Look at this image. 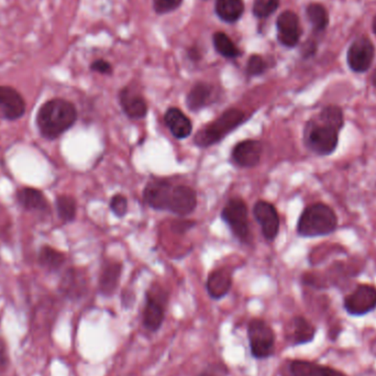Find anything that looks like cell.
<instances>
[{"label": "cell", "mask_w": 376, "mask_h": 376, "mask_svg": "<svg viewBox=\"0 0 376 376\" xmlns=\"http://www.w3.org/2000/svg\"><path fill=\"white\" fill-rule=\"evenodd\" d=\"M193 226H194V222H175L173 224V230L175 233H183Z\"/></svg>", "instance_id": "obj_37"}, {"label": "cell", "mask_w": 376, "mask_h": 376, "mask_svg": "<svg viewBox=\"0 0 376 376\" xmlns=\"http://www.w3.org/2000/svg\"><path fill=\"white\" fill-rule=\"evenodd\" d=\"M253 214L261 226L265 239L274 240L280 230V217L274 206L265 200H260L254 206Z\"/></svg>", "instance_id": "obj_11"}, {"label": "cell", "mask_w": 376, "mask_h": 376, "mask_svg": "<svg viewBox=\"0 0 376 376\" xmlns=\"http://www.w3.org/2000/svg\"><path fill=\"white\" fill-rule=\"evenodd\" d=\"M197 205V196L195 190L185 185L173 186L168 211L177 216L184 217L192 214Z\"/></svg>", "instance_id": "obj_14"}, {"label": "cell", "mask_w": 376, "mask_h": 376, "mask_svg": "<svg viewBox=\"0 0 376 376\" xmlns=\"http://www.w3.org/2000/svg\"><path fill=\"white\" fill-rule=\"evenodd\" d=\"M289 368L293 376H346L334 368L307 361H293Z\"/></svg>", "instance_id": "obj_21"}, {"label": "cell", "mask_w": 376, "mask_h": 376, "mask_svg": "<svg viewBox=\"0 0 376 376\" xmlns=\"http://www.w3.org/2000/svg\"><path fill=\"white\" fill-rule=\"evenodd\" d=\"M78 110L65 99H51L37 111V125L41 136L48 140L56 139L74 125Z\"/></svg>", "instance_id": "obj_2"}, {"label": "cell", "mask_w": 376, "mask_h": 376, "mask_svg": "<svg viewBox=\"0 0 376 376\" xmlns=\"http://www.w3.org/2000/svg\"><path fill=\"white\" fill-rule=\"evenodd\" d=\"M121 107L125 115L132 119H141L145 117L147 114V102L143 97L138 93H132L130 89H125L121 91L119 95Z\"/></svg>", "instance_id": "obj_18"}, {"label": "cell", "mask_w": 376, "mask_h": 376, "mask_svg": "<svg viewBox=\"0 0 376 376\" xmlns=\"http://www.w3.org/2000/svg\"><path fill=\"white\" fill-rule=\"evenodd\" d=\"M222 218L239 240L242 242L249 240L250 229L248 224V208L242 199L240 198L230 199L222 209Z\"/></svg>", "instance_id": "obj_6"}, {"label": "cell", "mask_w": 376, "mask_h": 376, "mask_svg": "<svg viewBox=\"0 0 376 376\" xmlns=\"http://www.w3.org/2000/svg\"><path fill=\"white\" fill-rule=\"evenodd\" d=\"M64 261V254L60 252V251L50 248V247H44V248L41 249L40 254H39V262H40L41 267H44V269L56 271L63 265Z\"/></svg>", "instance_id": "obj_28"}, {"label": "cell", "mask_w": 376, "mask_h": 376, "mask_svg": "<svg viewBox=\"0 0 376 376\" xmlns=\"http://www.w3.org/2000/svg\"><path fill=\"white\" fill-rule=\"evenodd\" d=\"M343 127V112L337 106H327L319 115L307 123L305 142L308 149L319 155L334 152Z\"/></svg>", "instance_id": "obj_1"}, {"label": "cell", "mask_w": 376, "mask_h": 376, "mask_svg": "<svg viewBox=\"0 0 376 376\" xmlns=\"http://www.w3.org/2000/svg\"><path fill=\"white\" fill-rule=\"evenodd\" d=\"M280 0H256L253 14L256 18H267L278 10Z\"/></svg>", "instance_id": "obj_30"}, {"label": "cell", "mask_w": 376, "mask_h": 376, "mask_svg": "<svg viewBox=\"0 0 376 376\" xmlns=\"http://www.w3.org/2000/svg\"><path fill=\"white\" fill-rule=\"evenodd\" d=\"M374 55L375 48L372 41L366 37H358L348 50V64L353 72H366L373 63Z\"/></svg>", "instance_id": "obj_7"}, {"label": "cell", "mask_w": 376, "mask_h": 376, "mask_svg": "<svg viewBox=\"0 0 376 376\" xmlns=\"http://www.w3.org/2000/svg\"><path fill=\"white\" fill-rule=\"evenodd\" d=\"M227 373V368L222 366H213L206 368L205 371L198 374L197 376H224Z\"/></svg>", "instance_id": "obj_36"}, {"label": "cell", "mask_w": 376, "mask_h": 376, "mask_svg": "<svg viewBox=\"0 0 376 376\" xmlns=\"http://www.w3.org/2000/svg\"><path fill=\"white\" fill-rule=\"evenodd\" d=\"M267 63L263 57L260 55H252L248 61L247 65V73L250 76H259L267 71Z\"/></svg>", "instance_id": "obj_31"}, {"label": "cell", "mask_w": 376, "mask_h": 376, "mask_svg": "<svg viewBox=\"0 0 376 376\" xmlns=\"http://www.w3.org/2000/svg\"><path fill=\"white\" fill-rule=\"evenodd\" d=\"M231 285H233L231 274L227 269H218L209 274L206 288L211 297L214 299H220L229 293Z\"/></svg>", "instance_id": "obj_17"}, {"label": "cell", "mask_w": 376, "mask_h": 376, "mask_svg": "<svg viewBox=\"0 0 376 376\" xmlns=\"http://www.w3.org/2000/svg\"><path fill=\"white\" fill-rule=\"evenodd\" d=\"M173 185L164 179L150 181L143 190V199L150 207L156 211H168Z\"/></svg>", "instance_id": "obj_12"}, {"label": "cell", "mask_w": 376, "mask_h": 376, "mask_svg": "<svg viewBox=\"0 0 376 376\" xmlns=\"http://www.w3.org/2000/svg\"><path fill=\"white\" fill-rule=\"evenodd\" d=\"M263 147L260 141L256 140H244L233 147V160L237 165L241 168H254L261 160Z\"/></svg>", "instance_id": "obj_15"}, {"label": "cell", "mask_w": 376, "mask_h": 376, "mask_svg": "<svg viewBox=\"0 0 376 376\" xmlns=\"http://www.w3.org/2000/svg\"><path fill=\"white\" fill-rule=\"evenodd\" d=\"M17 198L20 205L27 211H46L48 208V202L42 193L31 187H24L19 190Z\"/></svg>", "instance_id": "obj_23"}, {"label": "cell", "mask_w": 376, "mask_h": 376, "mask_svg": "<svg viewBox=\"0 0 376 376\" xmlns=\"http://www.w3.org/2000/svg\"><path fill=\"white\" fill-rule=\"evenodd\" d=\"M166 125L177 139H185L190 136L193 131V123L190 118H187L184 112L179 108H170L164 116Z\"/></svg>", "instance_id": "obj_16"}, {"label": "cell", "mask_w": 376, "mask_h": 376, "mask_svg": "<svg viewBox=\"0 0 376 376\" xmlns=\"http://www.w3.org/2000/svg\"><path fill=\"white\" fill-rule=\"evenodd\" d=\"M244 114L239 109L224 111L217 120L213 121L205 128L198 131L194 142L200 147H211L222 141L224 136L237 129L244 121Z\"/></svg>", "instance_id": "obj_4"}, {"label": "cell", "mask_w": 376, "mask_h": 376, "mask_svg": "<svg viewBox=\"0 0 376 376\" xmlns=\"http://www.w3.org/2000/svg\"><path fill=\"white\" fill-rule=\"evenodd\" d=\"M121 269L123 267L117 262H109L102 267L99 278V292L104 296H111L115 293L120 280Z\"/></svg>", "instance_id": "obj_20"}, {"label": "cell", "mask_w": 376, "mask_h": 376, "mask_svg": "<svg viewBox=\"0 0 376 376\" xmlns=\"http://www.w3.org/2000/svg\"><path fill=\"white\" fill-rule=\"evenodd\" d=\"M183 0H153V7L158 14L164 15L177 10Z\"/></svg>", "instance_id": "obj_33"}, {"label": "cell", "mask_w": 376, "mask_h": 376, "mask_svg": "<svg viewBox=\"0 0 376 376\" xmlns=\"http://www.w3.org/2000/svg\"><path fill=\"white\" fill-rule=\"evenodd\" d=\"M62 293L71 299L80 298L86 291V282L83 275L76 269H71L64 275L61 283Z\"/></svg>", "instance_id": "obj_22"}, {"label": "cell", "mask_w": 376, "mask_h": 376, "mask_svg": "<svg viewBox=\"0 0 376 376\" xmlns=\"http://www.w3.org/2000/svg\"><path fill=\"white\" fill-rule=\"evenodd\" d=\"M278 26V37L283 46L293 48L297 46L302 35V29L299 26V19L293 11L286 10L280 15L276 21Z\"/></svg>", "instance_id": "obj_13"}, {"label": "cell", "mask_w": 376, "mask_h": 376, "mask_svg": "<svg viewBox=\"0 0 376 376\" xmlns=\"http://www.w3.org/2000/svg\"><path fill=\"white\" fill-rule=\"evenodd\" d=\"M337 226L338 218L334 211L329 206L318 203L303 211L297 224V231L302 237H321L334 233Z\"/></svg>", "instance_id": "obj_3"}, {"label": "cell", "mask_w": 376, "mask_h": 376, "mask_svg": "<svg viewBox=\"0 0 376 376\" xmlns=\"http://www.w3.org/2000/svg\"><path fill=\"white\" fill-rule=\"evenodd\" d=\"M315 337V328L305 318L294 319L293 341L296 344L308 343Z\"/></svg>", "instance_id": "obj_25"}, {"label": "cell", "mask_w": 376, "mask_h": 376, "mask_svg": "<svg viewBox=\"0 0 376 376\" xmlns=\"http://www.w3.org/2000/svg\"><path fill=\"white\" fill-rule=\"evenodd\" d=\"M91 71L100 73V74H110L112 72V67L110 63L105 60H97L91 65Z\"/></svg>", "instance_id": "obj_35"}, {"label": "cell", "mask_w": 376, "mask_h": 376, "mask_svg": "<svg viewBox=\"0 0 376 376\" xmlns=\"http://www.w3.org/2000/svg\"><path fill=\"white\" fill-rule=\"evenodd\" d=\"M110 209L116 216L123 218L128 211V200L121 194L114 196L110 200Z\"/></svg>", "instance_id": "obj_32"}, {"label": "cell", "mask_w": 376, "mask_h": 376, "mask_svg": "<svg viewBox=\"0 0 376 376\" xmlns=\"http://www.w3.org/2000/svg\"><path fill=\"white\" fill-rule=\"evenodd\" d=\"M214 46L220 55L227 59H235L240 56L241 52L233 41L224 33H217L214 35Z\"/></svg>", "instance_id": "obj_26"}, {"label": "cell", "mask_w": 376, "mask_h": 376, "mask_svg": "<svg viewBox=\"0 0 376 376\" xmlns=\"http://www.w3.org/2000/svg\"><path fill=\"white\" fill-rule=\"evenodd\" d=\"M373 31H374V33H375V35H376V16H375V18H374V20H373Z\"/></svg>", "instance_id": "obj_39"}, {"label": "cell", "mask_w": 376, "mask_h": 376, "mask_svg": "<svg viewBox=\"0 0 376 376\" xmlns=\"http://www.w3.org/2000/svg\"><path fill=\"white\" fill-rule=\"evenodd\" d=\"M372 83L376 87V70L374 71L373 75H372Z\"/></svg>", "instance_id": "obj_38"}, {"label": "cell", "mask_w": 376, "mask_h": 376, "mask_svg": "<svg viewBox=\"0 0 376 376\" xmlns=\"http://www.w3.org/2000/svg\"><path fill=\"white\" fill-rule=\"evenodd\" d=\"M244 12L243 0H216V14L224 21H238Z\"/></svg>", "instance_id": "obj_24"}, {"label": "cell", "mask_w": 376, "mask_h": 376, "mask_svg": "<svg viewBox=\"0 0 376 376\" xmlns=\"http://www.w3.org/2000/svg\"><path fill=\"white\" fill-rule=\"evenodd\" d=\"M344 308L350 315L363 316L376 308V288L360 285L344 299Z\"/></svg>", "instance_id": "obj_8"}, {"label": "cell", "mask_w": 376, "mask_h": 376, "mask_svg": "<svg viewBox=\"0 0 376 376\" xmlns=\"http://www.w3.org/2000/svg\"><path fill=\"white\" fill-rule=\"evenodd\" d=\"M307 16L312 27L318 33L325 30L329 24L328 11L321 3H312L307 7Z\"/></svg>", "instance_id": "obj_27"}, {"label": "cell", "mask_w": 376, "mask_h": 376, "mask_svg": "<svg viewBox=\"0 0 376 376\" xmlns=\"http://www.w3.org/2000/svg\"><path fill=\"white\" fill-rule=\"evenodd\" d=\"M215 89L206 83L196 84L187 95V107L192 111H198L208 106L214 100Z\"/></svg>", "instance_id": "obj_19"}, {"label": "cell", "mask_w": 376, "mask_h": 376, "mask_svg": "<svg viewBox=\"0 0 376 376\" xmlns=\"http://www.w3.org/2000/svg\"><path fill=\"white\" fill-rule=\"evenodd\" d=\"M166 295L156 291L147 294V303L143 310V325L147 330L156 331L161 328L165 314Z\"/></svg>", "instance_id": "obj_9"}, {"label": "cell", "mask_w": 376, "mask_h": 376, "mask_svg": "<svg viewBox=\"0 0 376 376\" xmlns=\"http://www.w3.org/2000/svg\"><path fill=\"white\" fill-rule=\"evenodd\" d=\"M251 353L256 359H267L274 348L275 334L272 328L262 319H253L248 325Z\"/></svg>", "instance_id": "obj_5"}, {"label": "cell", "mask_w": 376, "mask_h": 376, "mask_svg": "<svg viewBox=\"0 0 376 376\" xmlns=\"http://www.w3.org/2000/svg\"><path fill=\"white\" fill-rule=\"evenodd\" d=\"M56 209L60 218L64 222H71L76 217V200L72 196L61 195L56 198Z\"/></svg>", "instance_id": "obj_29"}, {"label": "cell", "mask_w": 376, "mask_h": 376, "mask_svg": "<svg viewBox=\"0 0 376 376\" xmlns=\"http://www.w3.org/2000/svg\"><path fill=\"white\" fill-rule=\"evenodd\" d=\"M9 366V353L7 343L0 336V375L7 371Z\"/></svg>", "instance_id": "obj_34"}, {"label": "cell", "mask_w": 376, "mask_h": 376, "mask_svg": "<svg viewBox=\"0 0 376 376\" xmlns=\"http://www.w3.org/2000/svg\"><path fill=\"white\" fill-rule=\"evenodd\" d=\"M26 112V102L21 93L10 86H0V118L17 120Z\"/></svg>", "instance_id": "obj_10"}]
</instances>
